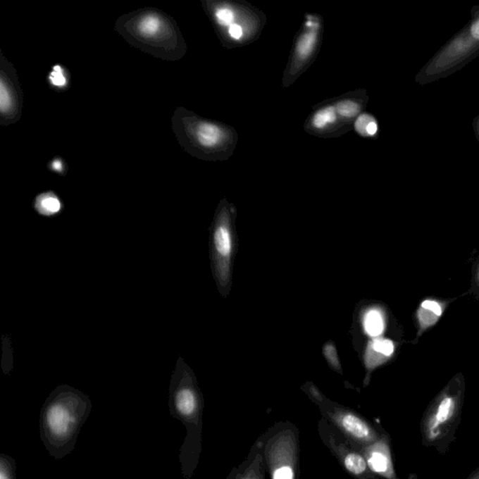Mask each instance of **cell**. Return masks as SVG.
<instances>
[{"label":"cell","mask_w":479,"mask_h":479,"mask_svg":"<svg viewBox=\"0 0 479 479\" xmlns=\"http://www.w3.org/2000/svg\"><path fill=\"white\" fill-rule=\"evenodd\" d=\"M472 128L473 131H474L475 139L479 142V115L473 119Z\"/></svg>","instance_id":"26"},{"label":"cell","mask_w":479,"mask_h":479,"mask_svg":"<svg viewBox=\"0 0 479 479\" xmlns=\"http://www.w3.org/2000/svg\"><path fill=\"white\" fill-rule=\"evenodd\" d=\"M49 82L53 87L58 90H64L68 85V73L62 66H54L49 74Z\"/></svg>","instance_id":"17"},{"label":"cell","mask_w":479,"mask_h":479,"mask_svg":"<svg viewBox=\"0 0 479 479\" xmlns=\"http://www.w3.org/2000/svg\"><path fill=\"white\" fill-rule=\"evenodd\" d=\"M453 400L452 398H444L441 402L440 406L438 407L437 414H436V424L443 423L452 416L453 409Z\"/></svg>","instance_id":"20"},{"label":"cell","mask_w":479,"mask_h":479,"mask_svg":"<svg viewBox=\"0 0 479 479\" xmlns=\"http://www.w3.org/2000/svg\"><path fill=\"white\" fill-rule=\"evenodd\" d=\"M344 464H346L347 468L353 474H361L366 469V463H365L364 459L359 455L349 454L346 458Z\"/></svg>","instance_id":"19"},{"label":"cell","mask_w":479,"mask_h":479,"mask_svg":"<svg viewBox=\"0 0 479 479\" xmlns=\"http://www.w3.org/2000/svg\"><path fill=\"white\" fill-rule=\"evenodd\" d=\"M115 28L128 44L156 58L176 61L187 53V44L175 20L156 8L125 14Z\"/></svg>","instance_id":"2"},{"label":"cell","mask_w":479,"mask_h":479,"mask_svg":"<svg viewBox=\"0 0 479 479\" xmlns=\"http://www.w3.org/2000/svg\"><path fill=\"white\" fill-rule=\"evenodd\" d=\"M353 130L362 138H376L379 132L378 120L371 113L363 112L355 120Z\"/></svg>","instance_id":"12"},{"label":"cell","mask_w":479,"mask_h":479,"mask_svg":"<svg viewBox=\"0 0 479 479\" xmlns=\"http://www.w3.org/2000/svg\"><path fill=\"white\" fill-rule=\"evenodd\" d=\"M173 130L182 149L194 158L206 161H223L237 147V131L223 122L201 118L178 107L172 118Z\"/></svg>","instance_id":"3"},{"label":"cell","mask_w":479,"mask_h":479,"mask_svg":"<svg viewBox=\"0 0 479 479\" xmlns=\"http://www.w3.org/2000/svg\"><path fill=\"white\" fill-rule=\"evenodd\" d=\"M293 472L290 467L285 466L275 472L273 479H292Z\"/></svg>","instance_id":"24"},{"label":"cell","mask_w":479,"mask_h":479,"mask_svg":"<svg viewBox=\"0 0 479 479\" xmlns=\"http://www.w3.org/2000/svg\"><path fill=\"white\" fill-rule=\"evenodd\" d=\"M0 479H17L16 461L4 453L0 454Z\"/></svg>","instance_id":"18"},{"label":"cell","mask_w":479,"mask_h":479,"mask_svg":"<svg viewBox=\"0 0 479 479\" xmlns=\"http://www.w3.org/2000/svg\"><path fill=\"white\" fill-rule=\"evenodd\" d=\"M169 407L170 415L187 427V436L180 452L182 474L185 478L192 475L196 464L197 436L201 412V398L194 386L190 370L180 359L172 375L170 384Z\"/></svg>","instance_id":"5"},{"label":"cell","mask_w":479,"mask_h":479,"mask_svg":"<svg viewBox=\"0 0 479 479\" xmlns=\"http://www.w3.org/2000/svg\"><path fill=\"white\" fill-rule=\"evenodd\" d=\"M91 410L90 398L81 390L68 385L53 390L39 415V435L51 457L61 460L73 452Z\"/></svg>","instance_id":"1"},{"label":"cell","mask_w":479,"mask_h":479,"mask_svg":"<svg viewBox=\"0 0 479 479\" xmlns=\"http://www.w3.org/2000/svg\"><path fill=\"white\" fill-rule=\"evenodd\" d=\"M342 422H343V426L346 428V430L357 437L363 438L369 435V430H368L366 425L355 416L347 415Z\"/></svg>","instance_id":"16"},{"label":"cell","mask_w":479,"mask_h":479,"mask_svg":"<svg viewBox=\"0 0 479 479\" xmlns=\"http://www.w3.org/2000/svg\"><path fill=\"white\" fill-rule=\"evenodd\" d=\"M202 7L223 46H247L261 37L266 14L247 1L204 0Z\"/></svg>","instance_id":"4"},{"label":"cell","mask_w":479,"mask_h":479,"mask_svg":"<svg viewBox=\"0 0 479 479\" xmlns=\"http://www.w3.org/2000/svg\"><path fill=\"white\" fill-rule=\"evenodd\" d=\"M51 170L58 173H63L65 172V165L63 163L61 158H55L50 164Z\"/></svg>","instance_id":"25"},{"label":"cell","mask_w":479,"mask_h":479,"mask_svg":"<svg viewBox=\"0 0 479 479\" xmlns=\"http://www.w3.org/2000/svg\"><path fill=\"white\" fill-rule=\"evenodd\" d=\"M479 56V5L471 8V18L418 70L415 81L426 85L463 70Z\"/></svg>","instance_id":"6"},{"label":"cell","mask_w":479,"mask_h":479,"mask_svg":"<svg viewBox=\"0 0 479 479\" xmlns=\"http://www.w3.org/2000/svg\"><path fill=\"white\" fill-rule=\"evenodd\" d=\"M324 355L329 361L330 363L335 368H339V361L337 358V353L335 346L332 344H327L324 347Z\"/></svg>","instance_id":"23"},{"label":"cell","mask_w":479,"mask_h":479,"mask_svg":"<svg viewBox=\"0 0 479 479\" xmlns=\"http://www.w3.org/2000/svg\"><path fill=\"white\" fill-rule=\"evenodd\" d=\"M23 91L14 66L1 54L0 59V123L8 125L18 122L23 113Z\"/></svg>","instance_id":"8"},{"label":"cell","mask_w":479,"mask_h":479,"mask_svg":"<svg viewBox=\"0 0 479 479\" xmlns=\"http://www.w3.org/2000/svg\"><path fill=\"white\" fill-rule=\"evenodd\" d=\"M363 325L365 332L370 336L375 337L380 335L384 330V321L381 313L378 310H370L364 316Z\"/></svg>","instance_id":"15"},{"label":"cell","mask_w":479,"mask_h":479,"mask_svg":"<svg viewBox=\"0 0 479 479\" xmlns=\"http://www.w3.org/2000/svg\"><path fill=\"white\" fill-rule=\"evenodd\" d=\"M304 130L319 138H337L352 130L342 121L333 98L325 99L313 108L305 120Z\"/></svg>","instance_id":"9"},{"label":"cell","mask_w":479,"mask_h":479,"mask_svg":"<svg viewBox=\"0 0 479 479\" xmlns=\"http://www.w3.org/2000/svg\"><path fill=\"white\" fill-rule=\"evenodd\" d=\"M370 466L375 471L378 473H383L387 471V461L384 455L381 453H373L372 457L370 459Z\"/></svg>","instance_id":"22"},{"label":"cell","mask_w":479,"mask_h":479,"mask_svg":"<svg viewBox=\"0 0 479 479\" xmlns=\"http://www.w3.org/2000/svg\"><path fill=\"white\" fill-rule=\"evenodd\" d=\"M34 207L39 215L53 216L58 215L62 210V202L54 192H45L37 196Z\"/></svg>","instance_id":"11"},{"label":"cell","mask_w":479,"mask_h":479,"mask_svg":"<svg viewBox=\"0 0 479 479\" xmlns=\"http://www.w3.org/2000/svg\"><path fill=\"white\" fill-rule=\"evenodd\" d=\"M213 244L216 252L222 256H228L232 250V239L226 225L219 224L213 235Z\"/></svg>","instance_id":"14"},{"label":"cell","mask_w":479,"mask_h":479,"mask_svg":"<svg viewBox=\"0 0 479 479\" xmlns=\"http://www.w3.org/2000/svg\"><path fill=\"white\" fill-rule=\"evenodd\" d=\"M333 101L342 121L353 130L355 120L366 109L369 96L365 89L353 90L333 98Z\"/></svg>","instance_id":"10"},{"label":"cell","mask_w":479,"mask_h":479,"mask_svg":"<svg viewBox=\"0 0 479 479\" xmlns=\"http://www.w3.org/2000/svg\"><path fill=\"white\" fill-rule=\"evenodd\" d=\"M442 315V308L436 301H425L421 304L418 312L419 321L422 327H429L435 323L439 316Z\"/></svg>","instance_id":"13"},{"label":"cell","mask_w":479,"mask_h":479,"mask_svg":"<svg viewBox=\"0 0 479 479\" xmlns=\"http://www.w3.org/2000/svg\"><path fill=\"white\" fill-rule=\"evenodd\" d=\"M323 33V17L318 13L305 14L304 21L293 41L282 78V87H292L313 64L321 52Z\"/></svg>","instance_id":"7"},{"label":"cell","mask_w":479,"mask_h":479,"mask_svg":"<svg viewBox=\"0 0 479 479\" xmlns=\"http://www.w3.org/2000/svg\"><path fill=\"white\" fill-rule=\"evenodd\" d=\"M371 347L379 354L385 356V357H390L394 352V346L392 342L387 340V339H375L370 344Z\"/></svg>","instance_id":"21"}]
</instances>
